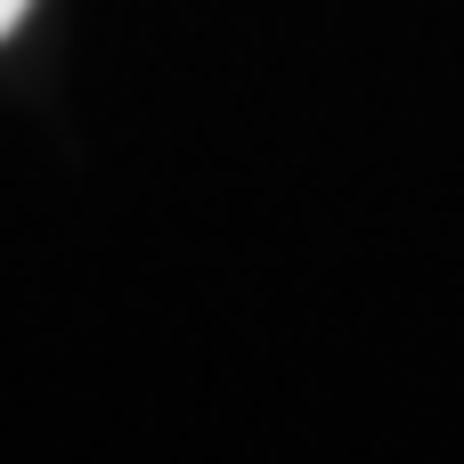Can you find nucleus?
<instances>
[{
	"label": "nucleus",
	"instance_id": "1",
	"mask_svg": "<svg viewBox=\"0 0 464 464\" xmlns=\"http://www.w3.org/2000/svg\"><path fill=\"white\" fill-rule=\"evenodd\" d=\"M16 16H24V0H0V33H16Z\"/></svg>",
	"mask_w": 464,
	"mask_h": 464
}]
</instances>
